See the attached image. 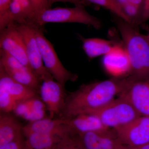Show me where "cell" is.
Instances as JSON below:
<instances>
[{"instance_id":"6da1fadb","label":"cell","mask_w":149,"mask_h":149,"mask_svg":"<svg viewBox=\"0 0 149 149\" xmlns=\"http://www.w3.org/2000/svg\"><path fill=\"white\" fill-rule=\"evenodd\" d=\"M135 80L131 75L83 84L66 95L60 117L69 118L100 109L114 100L115 96L121 94Z\"/></svg>"},{"instance_id":"7a4b0ae2","label":"cell","mask_w":149,"mask_h":149,"mask_svg":"<svg viewBox=\"0 0 149 149\" xmlns=\"http://www.w3.org/2000/svg\"><path fill=\"white\" fill-rule=\"evenodd\" d=\"M115 21L130 59V74L137 80L148 81L149 42L146 36L141 34L136 26L118 17Z\"/></svg>"},{"instance_id":"3957f363","label":"cell","mask_w":149,"mask_h":149,"mask_svg":"<svg viewBox=\"0 0 149 149\" xmlns=\"http://www.w3.org/2000/svg\"><path fill=\"white\" fill-rule=\"evenodd\" d=\"M49 23H78L92 26L98 29L102 27L100 20L89 13L85 6L73 8H49L37 13L30 23L42 27Z\"/></svg>"},{"instance_id":"277c9868","label":"cell","mask_w":149,"mask_h":149,"mask_svg":"<svg viewBox=\"0 0 149 149\" xmlns=\"http://www.w3.org/2000/svg\"><path fill=\"white\" fill-rule=\"evenodd\" d=\"M90 113L97 116L105 127L113 130L128 125L141 116L121 95L100 109Z\"/></svg>"},{"instance_id":"5b68a950","label":"cell","mask_w":149,"mask_h":149,"mask_svg":"<svg viewBox=\"0 0 149 149\" xmlns=\"http://www.w3.org/2000/svg\"><path fill=\"white\" fill-rule=\"evenodd\" d=\"M34 25L43 63L47 70L55 80L64 87L68 81H76L78 75L65 68L57 55L52 43L45 37L42 27Z\"/></svg>"},{"instance_id":"8992f818","label":"cell","mask_w":149,"mask_h":149,"mask_svg":"<svg viewBox=\"0 0 149 149\" xmlns=\"http://www.w3.org/2000/svg\"><path fill=\"white\" fill-rule=\"evenodd\" d=\"M13 24L23 37L28 61L37 77L41 81L47 77H53L43 63L36 38L35 25L29 23Z\"/></svg>"},{"instance_id":"52a82bcc","label":"cell","mask_w":149,"mask_h":149,"mask_svg":"<svg viewBox=\"0 0 149 149\" xmlns=\"http://www.w3.org/2000/svg\"><path fill=\"white\" fill-rule=\"evenodd\" d=\"M0 69L17 82L39 92L42 81L34 71L1 49L0 50Z\"/></svg>"},{"instance_id":"ba28073f","label":"cell","mask_w":149,"mask_h":149,"mask_svg":"<svg viewBox=\"0 0 149 149\" xmlns=\"http://www.w3.org/2000/svg\"><path fill=\"white\" fill-rule=\"evenodd\" d=\"M39 93L49 113V117L54 118L58 115L60 117L67 95L65 87L53 77H47L41 82Z\"/></svg>"},{"instance_id":"9c48e42d","label":"cell","mask_w":149,"mask_h":149,"mask_svg":"<svg viewBox=\"0 0 149 149\" xmlns=\"http://www.w3.org/2000/svg\"><path fill=\"white\" fill-rule=\"evenodd\" d=\"M123 144L130 148L149 143V116H140L125 126L114 130Z\"/></svg>"},{"instance_id":"30bf717a","label":"cell","mask_w":149,"mask_h":149,"mask_svg":"<svg viewBox=\"0 0 149 149\" xmlns=\"http://www.w3.org/2000/svg\"><path fill=\"white\" fill-rule=\"evenodd\" d=\"M0 48L22 64L31 68L27 58L23 37L13 23L0 31Z\"/></svg>"},{"instance_id":"8fae6325","label":"cell","mask_w":149,"mask_h":149,"mask_svg":"<svg viewBox=\"0 0 149 149\" xmlns=\"http://www.w3.org/2000/svg\"><path fill=\"white\" fill-rule=\"evenodd\" d=\"M103 66L112 77H125L131 72L130 59L124 47L116 45L111 51L103 56Z\"/></svg>"},{"instance_id":"7c38bea8","label":"cell","mask_w":149,"mask_h":149,"mask_svg":"<svg viewBox=\"0 0 149 149\" xmlns=\"http://www.w3.org/2000/svg\"><path fill=\"white\" fill-rule=\"evenodd\" d=\"M77 136L84 149H116L123 145L113 129L88 132Z\"/></svg>"},{"instance_id":"4fadbf2b","label":"cell","mask_w":149,"mask_h":149,"mask_svg":"<svg viewBox=\"0 0 149 149\" xmlns=\"http://www.w3.org/2000/svg\"><path fill=\"white\" fill-rule=\"evenodd\" d=\"M120 95L125 97L141 116H149V83L135 80Z\"/></svg>"},{"instance_id":"5bb4252c","label":"cell","mask_w":149,"mask_h":149,"mask_svg":"<svg viewBox=\"0 0 149 149\" xmlns=\"http://www.w3.org/2000/svg\"><path fill=\"white\" fill-rule=\"evenodd\" d=\"M66 118L60 117L56 118H45L33 122H29L22 127L24 136L32 133L68 135L73 134L67 124Z\"/></svg>"},{"instance_id":"9a60e30c","label":"cell","mask_w":149,"mask_h":149,"mask_svg":"<svg viewBox=\"0 0 149 149\" xmlns=\"http://www.w3.org/2000/svg\"><path fill=\"white\" fill-rule=\"evenodd\" d=\"M66 118L67 124L75 135L110 129L105 127L98 116L94 113H82Z\"/></svg>"},{"instance_id":"2e32d148","label":"cell","mask_w":149,"mask_h":149,"mask_svg":"<svg viewBox=\"0 0 149 149\" xmlns=\"http://www.w3.org/2000/svg\"><path fill=\"white\" fill-rule=\"evenodd\" d=\"M37 96L18 103L13 111L15 114L29 122L47 117L45 105Z\"/></svg>"},{"instance_id":"e0dca14e","label":"cell","mask_w":149,"mask_h":149,"mask_svg":"<svg viewBox=\"0 0 149 149\" xmlns=\"http://www.w3.org/2000/svg\"><path fill=\"white\" fill-rule=\"evenodd\" d=\"M0 85L7 90L17 104L37 96L39 92L34 88L18 83L0 69Z\"/></svg>"},{"instance_id":"ac0fdd59","label":"cell","mask_w":149,"mask_h":149,"mask_svg":"<svg viewBox=\"0 0 149 149\" xmlns=\"http://www.w3.org/2000/svg\"><path fill=\"white\" fill-rule=\"evenodd\" d=\"M22 127L18 120L9 113L1 112L0 147L13 142L22 136Z\"/></svg>"},{"instance_id":"d6986e66","label":"cell","mask_w":149,"mask_h":149,"mask_svg":"<svg viewBox=\"0 0 149 149\" xmlns=\"http://www.w3.org/2000/svg\"><path fill=\"white\" fill-rule=\"evenodd\" d=\"M69 135L32 133L24 136L25 149H53L65 136Z\"/></svg>"},{"instance_id":"ffe728a7","label":"cell","mask_w":149,"mask_h":149,"mask_svg":"<svg viewBox=\"0 0 149 149\" xmlns=\"http://www.w3.org/2000/svg\"><path fill=\"white\" fill-rule=\"evenodd\" d=\"M80 39L85 53L91 59L106 54L116 45L112 41L101 38H85L80 36Z\"/></svg>"},{"instance_id":"44dd1931","label":"cell","mask_w":149,"mask_h":149,"mask_svg":"<svg viewBox=\"0 0 149 149\" xmlns=\"http://www.w3.org/2000/svg\"><path fill=\"white\" fill-rule=\"evenodd\" d=\"M120 8L129 19L130 24L136 26L143 22V8L131 3L125 4Z\"/></svg>"},{"instance_id":"7402d4cb","label":"cell","mask_w":149,"mask_h":149,"mask_svg":"<svg viewBox=\"0 0 149 149\" xmlns=\"http://www.w3.org/2000/svg\"><path fill=\"white\" fill-rule=\"evenodd\" d=\"M89 2L101 6L111 12L116 16L130 23L129 19L123 13L116 0H87Z\"/></svg>"},{"instance_id":"603a6c76","label":"cell","mask_w":149,"mask_h":149,"mask_svg":"<svg viewBox=\"0 0 149 149\" xmlns=\"http://www.w3.org/2000/svg\"><path fill=\"white\" fill-rule=\"evenodd\" d=\"M17 104L7 90L0 85V110L1 112L9 113L13 111Z\"/></svg>"},{"instance_id":"cb8c5ba5","label":"cell","mask_w":149,"mask_h":149,"mask_svg":"<svg viewBox=\"0 0 149 149\" xmlns=\"http://www.w3.org/2000/svg\"><path fill=\"white\" fill-rule=\"evenodd\" d=\"M69 135L66 136L53 149H84L80 144L77 136Z\"/></svg>"},{"instance_id":"d4e9b609","label":"cell","mask_w":149,"mask_h":149,"mask_svg":"<svg viewBox=\"0 0 149 149\" xmlns=\"http://www.w3.org/2000/svg\"><path fill=\"white\" fill-rule=\"evenodd\" d=\"M0 149H25L24 141L22 136L13 142L0 147Z\"/></svg>"},{"instance_id":"484cf974","label":"cell","mask_w":149,"mask_h":149,"mask_svg":"<svg viewBox=\"0 0 149 149\" xmlns=\"http://www.w3.org/2000/svg\"><path fill=\"white\" fill-rule=\"evenodd\" d=\"M30 1L32 2L35 8V15L41 11L49 8V4H48V0H30Z\"/></svg>"},{"instance_id":"4316f807","label":"cell","mask_w":149,"mask_h":149,"mask_svg":"<svg viewBox=\"0 0 149 149\" xmlns=\"http://www.w3.org/2000/svg\"><path fill=\"white\" fill-rule=\"evenodd\" d=\"M12 0H0V19L6 15Z\"/></svg>"},{"instance_id":"83f0119b","label":"cell","mask_w":149,"mask_h":149,"mask_svg":"<svg viewBox=\"0 0 149 149\" xmlns=\"http://www.w3.org/2000/svg\"><path fill=\"white\" fill-rule=\"evenodd\" d=\"M48 1L49 8H51L54 3L58 2L70 3L73 4L75 6H85V3L82 0H48Z\"/></svg>"},{"instance_id":"f1b7e54d","label":"cell","mask_w":149,"mask_h":149,"mask_svg":"<svg viewBox=\"0 0 149 149\" xmlns=\"http://www.w3.org/2000/svg\"><path fill=\"white\" fill-rule=\"evenodd\" d=\"M120 6L127 3H131L143 8L144 0H116Z\"/></svg>"},{"instance_id":"f546056e","label":"cell","mask_w":149,"mask_h":149,"mask_svg":"<svg viewBox=\"0 0 149 149\" xmlns=\"http://www.w3.org/2000/svg\"><path fill=\"white\" fill-rule=\"evenodd\" d=\"M149 19V0H144L143 13V21Z\"/></svg>"},{"instance_id":"4dcf8cb0","label":"cell","mask_w":149,"mask_h":149,"mask_svg":"<svg viewBox=\"0 0 149 149\" xmlns=\"http://www.w3.org/2000/svg\"><path fill=\"white\" fill-rule=\"evenodd\" d=\"M130 149H149V143L145 144L143 146H140L135 147V148H130Z\"/></svg>"},{"instance_id":"1f68e13d","label":"cell","mask_w":149,"mask_h":149,"mask_svg":"<svg viewBox=\"0 0 149 149\" xmlns=\"http://www.w3.org/2000/svg\"><path fill=\"white\" fill-rule=\"evenodd\" d=\"M116 149H130V147L124 145H122V146Z\"/></svg>"},{"instance_id":"d6a6232c","label":"cell","mask_w":149,"mask_h":149,"mask_svg":"<svg viewBox=\"0 0 149 149\" xmlns=\"http://www.w3.org/2000/svg\"><path fill=\"white\" fill-rule=\"evenodd\" d=\"M146 37L147 38V39H148V40L149 42V32L148 34V35H146Z\"/></svg>"}]
</instances>
